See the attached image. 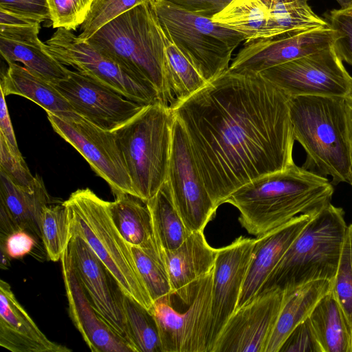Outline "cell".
I'll use <instances>...</instances> for the list:
<instances>
[{
  "label": "cell",
  "instance_id": "obj_8",
  "mask_svg": "<svg viewBox=\"0 0 352 352\" xmlns=\"http://www.w3.org/2000/svg\"><path fill=\"white\" fill-rule=\"evenodd\" d=\"M153 8L165 34L208 82L228 69L233 52L245 42L241 34L212 19L165 1L155 0Z\"/></svg>",
  "mask_w": 352,
  "mask_h": 352
},
{
  "label": "cell",
  "instance_id": "obj_43",
  "mask_svg": "<svg viewBox=\"0 0 352 352\" xmlns=\"http://www.w3.org/2000/svg\"><path fill=\"white\" fill-rule=\"evenodd\" d=\"M36 244L32 234L27 231L19 230L0 240V249L6 251L12 258H19L29 254Z\"/></svg>",
  "mask_w": 352,
  "mask_h": 352
},
{
  "label": "cell",
  "instance_id": "obj_28",
  "mask_svg": "<svg viewBox=\"0 0 352 352\" xmlns=\"http://www.w3.org/2000/svg\"><path fill=\"white\" fill-rule=\"evenodd\" d=\"M0 52L8 64L21 63L29 71L50 82L69 76L70 70L45 50L38 35L19 39L0 36Z\"/></svg>",
  "mask_w": 352,
  "mask_h": 352
},
{
  "label": "cell",
  "instance_id": "obj_42",
  "mask_svg": "<svg viewBox=\"0 0 352 352\" xmlns=\"http://www.w3.org/2000/svg\"><path fill=\"white\" fill-rule=\"evenodd\" d=\"M0 10L41 22L50 19L47 0H0Z\"/></svg>",
  "mask_w": 352,
  "mask_h": 352
},
{
  "label": "cell",
  "instance_id": "obj_3",
  "mask_svg": "<svg viewBox=\"0 0 352 352\" xmlns=\"http://www.w3.org/2000/svg\"><path fill=\"white\" fill-rule=\"evenodd\" d=\"M294 139L306 153L302 167L352 186L345 98L289 97Z\"/></svg>",
  "mask_w": 352,
  "mask_h": 352
},
{
  "label": "cell",
  "instance_id": "obj_1",
  "mask_svg": "<svg viewBox=\"0 0 352 352\" xmlns=\"http://www.w3.org/2000/svg\"><path fill=\"white\" fill-rule=\"evenodd\" d=\"M288 100L261 74L227 70L170 105L216 208L246 184L295 164Z\"/></svg>",
  "mask_w": 352,
  "mask_h": 352
},
{
  "label": "cell",
  "instance_id": "obj_26",
  "mask_svg": "<svg viewBox=\"0 0 352 352\" xmlns=\"http://www.w3.org/2000/svg\"><path fill=\"white\" fill-rule=\"evenodd\" d=\"M113 193L115 199L109 201L110 214L125 241L129 245L142 248L159 247L146 201L129 193L118 191Z\"/></svg>",
  "mask_w": 352,
  "mask_h": 352
},
{
  "label": "cell",
  "instance_id": "obj_34",
  "mask_svg": "<svg viewBox=\"0 0 352 352\" xmlns=\"http://www.w3.org/2000/svg\"><path fill=\"white\" fill-rule=\"evenodd\" d=\"M130 247L138 271L153 302L171 296L170 278L160 248Z\"/></svg>",
  "mask_w": 352,
  "mask_h": 352
},
{
  "label": "cell",
  "instance_id": "obj_15",
  "mask_svg": "<svg viewBox=\"0 0 352 352\" xmlns=\"http://www.w3.org/2000/svg\"><path fill=\"white\" fill-rule=\"evenodd\" d=\"M341 36L330 25L292 35L258 38L244 43L228 72L257 74L285 63L332 47Z\"/></svg>",
  "mask_w": 352,
  "mask_h": 352
},
{
  "label": "cell",
  "instance_id": "obj_11",
  "mask_svg": "<svg viewBox=\"0 0 352 352\" xmlns=\"http://www.w3.org/2000/svg\"><path fill=\"white\" fill-rule=\"evenodd\" d=\"M261 74L289 97L346 98L352 94V76L333 45L270 68Z\"/></svg>",
  "mask_w": 352,
  "mask_h": 352
},
{
  "label": "cell",
  "instance_id": "obj_14",
  "mask_svg": "<svg viewBox=\"0 0 352 352\" xmlns=\"http://www.w3.org/2000/svg\"><path fill=\"white\" fill-rule=\"evenodd\" d=\"M52 84L78 114L108 131L124 125L148 105L131 100L78 71L70 70L67 78Z\"/></svg>",
  "mask_w": 352,
  "mask_h": 352
},
{
  "label": "cell",
  "instance_id": "obj_6",
  "mask_svg": "<svg viewBox=\"0 0 352 352\" xmlns=\"http://www.w3.org/2000/svg\"><path fill=\"white\" fill-rule=\"evenodd\" d=\"M342 208L331 203L314 214L258 294L272 289L287 292L318 280L332 281L348 226Z\"/></svg>",
  "mask_w": 352,
  "mask_h": 352
},
{
  "label": "cell",
  "instance_id": "obj_7",
  "mask_svg": "<svg viewBox=\"0 0 352 352\" xmlns=\"http://www.w3.org/2000/svg\"><path fill=\"white\" fill-rule=\"evenodd\" d=\"M175 119L170 106L157 102L113 131L135 196L144 201L167 180Z\"/></svg>",
  "mask_w": 352,
  "mask_h": 352
},
{
  "label": "cell",
  "instance_id": "obj_23",
  "mask_svg": "<svg viewBox=\"0 0 352 352\" xmlns=\"http://www.w3.org/2000/svg\"><path fill=\"white\" fill-rule=\"evenodd\" d=\"M36 177L32 188H25L14 183L0 170V208L5 210L17 230L41 238V212L51 200L42 178L38 175Z\"/></svg>",
  "mask_w": 352,
  "mask_h": 352
},
{
  "label": "cell",
  "instance_id": "obj_4",
  "mask_svg": "<svg viewBox=\"0 0 352 352\" xmlns=\"http://www.w3.org/2000/svg\"><path fill=\"white\" fill-rule=\"evenodd\" d=\"M85 42L155 87L163 103H173L163 30L152 4L124 12Z\"/></svg>",
  "mask_w": 352,
  "mask_h": 352
},
{
  "label": "cell",
  "instance_id": "obj_22",
  "mask_svg": "<svg viewBox=\"0 0 352 352\" xmlns=\"http://www.w3.org/2000/svg\"><path fill=\"white\" fill-rule=\"evenodd\" d=\"M0 346L12 352L72 351L46 337L3 280H0Z\"/></svg>",
  "mask_w": 352,
  "mask_h": 352
},
{
  "label": "cell",
  "instance_id": "obj_47",
  "mask_svg": "<svg viewBox=\"0 0 352 352\" xmlns=\"http://www.w3.org/2000/svg\"><path fill=\"white\" fill-rule=\"evenodd\" d=\"M10 258L6 251L1 249V268L2 270H6L9 267Z\"/></svg>",
  "mask_w": 352,
  "mask_h": 352
},
{
  "label": "cell",
  "instance_id": "obj_45",
  "mask_svg": "<svg viewBox=\"0 0 352 352\" xmlns=\"http://www.w3.org/2000/svg\"><path fill=\"white\" fill-rule=\"evenodd\" d=\"M0 134L5 138L10 148L15 153L21 154L18 147L16 139L9 116L6 102V96L2 91H1L0 99Z\"/></svg>",
  "mask_w": 352,
  "mask_h": 352
},
{
  "label": "cell",
  "instance_id": "obj_33",
  "mask_svg": "<svg viewBox=\"0 0 352 352\" xmlns=\"http://www.w3.org/2000/svg\"><path fill=\"white\" fill-rule=\"evenodd\" d=\"M163 34L168 63L169 89L175 101L184 100L204 88L208 82L174 45L164 30Z\"/></svg>",
  "mask_w": 352,
  "mask_h": 352
},
{
  "label": "cell",
  "instance_id": "obj_27",
  "mask_svg": "<svg viewBox=\"0 0 352 352\" xmlns=\"http://www.w3.org/2000/svg\"><path fill=\"white\" fill-rule=\"evenodd\" d=\"M308 319L322 352H352V325L331 289Z\"/></svg>",
  "mask_w": 352,
  "mask_h": 352
},
{
  "label": "cell",
  "instance_id": "obj_5",
  "mask_svg": "<svg viewBox=\"0 0 352 352\" xmlns=\"http://www.w3.org/2000/svg\"><path fill=\"white\" fill-rule=\"evenodd\" d=\"M63 204L67 212L70 235L83 239L122 291L151 310L153 302L138 271L130 245L112 220L109 201L86 188L72 192Z\"/></svg>",
  "mask_w": 352,
  "mask_h": 352
},
{
  "label": "cell",
  "instance_id": "obj_32",
  "mask_svg": "<svg viewBox=\"0 0 352 352\" xmlns=\"http://www.w3.org/2000/svg\"><path fill=\"white\" fill-rule=\"evenodd\" d=\"M129 340L134 352H162L157 324L151 310L123 294Z\"/></svg>",
  "mask_w": 352,
  "mask_h": 352
},
{
  "label": "cell",
  "instance_id": "obj_49",
  "mask_svg": "<svg viewBox=\"0 0 352 352\" xmlns=\"http://www.w3.org/2000/svg\"><path fill=\"white\" fill-rule=\"evenodd\" d=\"M342 12L352 16V5L344 9H340Z\"/></svg>",
  "mask_w": 352,
  "mask_h": 352
},
{
  "label": "cell",
  "instance_id": "obj_40",
  "mask_svg": "<svg viewBox=\"0 0 352 352\" xmlns=\"http://www.w3.org/2000/svg\"><path fill=\"white\" fill-rule=\"evenodd\" d=\"M329 24L341 33L333 47L340 59L352 66V16L339 10L326 14Z\"/></svg>",
  "mask_w": 352,
  "mask_h": 352
},
{
  "label": "cell",
  "instance_id": "obj_16",
  "mask_svg": "<svg viewBox=\"0 0 352 352\" xmlns=\"http://www.w3.org/2000/svg\"><path fill=\"white\" fill-rule=\"evenodd\" d=\"M67 248L76 274L93 307L133 349L123 308L124 292L83 239L70 235Z\"/></svg>",
  "mask_w": 352,
  "mask_h": 352
},
{
  "label": "cell",
  "instance_id": "obj_44",
  "mask_svg": "<svg viewBox=\"0 0 352 352\" xmlns=\"http://www.w3.org/2000/svg\"><path fill=\"white\" fill-rule=\"evenodd\" d=\"M193 14L212 19L232 0H163Z\"/></svg>",
  "mask_w": 352,
  "mask_h": 352
},
{
  "label": "cell",
  "instance_id": "obj_19",
  "mask_svg": "<svg viewBox=\"0 0 352 352\" xmlns=\"http://www.w3.org/2000/svg\"><path fill=\"white\" fill-rule=\"evenodd\" d=\"M60 261L69 316L89 349L92 352H133L93 307L76 274L67 247Z\"/></svg>",
  "mask_w": 352,
  "mask_h": 352
},
{
  "label": "cell",
  "instance_id": "obj_30",
  "mask_svg": "<svg viewBox=\"0 0 352 352\" xmlns=\"http://www.w3.org/2000/svg\"><path fill=\"white\" fill-rule=\"evenodd\" d=\"M146 203L151 214L155 238L162 252L177 248L191 232L175 206L167 180Z\"/></svg>",
  "mask_w": 352,
  "mask_h": 352
},
{
  "label": "cell",
  "instance_id": "obj_9",
  "mask_svg": "<svg viewBox=\"0 0 352 352\" xmlns=\"http://www.w3.org/2000/svg\"><path fill=\"white\" fill-rule=\"evenodd\" d=\"M44 49L63 65L72 67L131 100L144 104L162 102L155 87L87 42L80 41L72 31L57 28L44 43Z\"/></svg>",
  "mask_w": 352,
  "mask_h": 352
},
{
  "label": "cell",
  "instance_id": "obj_2",
  "mask_svg": "<svg viewBox=\"0 0 352 352\" xmlns=\"http://www.w3.org/2000/svg\"><path fill=\"white\" fill-rule=\"evenodd\" d=\"M333 192L327 177L294 164L241 186L226 203L239 211L241 226L258 237L296 216L316 214L331 203Z\"/></svg>",
  "mask_w": 352,
  "mask_h": 352
},
{
  "label": "cell",
  "instance_id": "obj_36",
  "mask_svg": "<svg viewBox=\"0 0 352 352\" xmlns=\"http://www.w3.org/2000/svg\"><path fill=\"white\" fill-rule=\"evenodd\" d=\"M154 2L155 0H94L78 38L85 42L102 26L120 15L139 5H153Z\"/></svg>",
  "mask_w": 352,
  "mask_h": 352
},
{
  "label": "cell",
  "instance_id": "obj_48",
  "mask_svg": "<svg viewBox=\"0 0 352 352\" xmlns=\"http://www.w3.org/2000/svg\"><path fill=\"white\" fill-rule=\"evenodd\" d=\"M342 9L346 8L352 5V0H336Z\"/></svg>",
  "mask_w": 352,
  "mask_h": 352
},
{
  "label": "cell",
  "instance_id": "obj_12",
  "mask_svg": "<svg viewBox=\"0 0 352 352\" xmlns=\"http://www.w3.org/2000/svg\"><path fill=\"white\" fill-rule=\"evenodd\" d=\"M167 181L175 206L187 230L190 232L204 231L214 217L217 208L199 174L186 133L176 118Z\"/></svg>",
  "mask_w": 352,
  "mask_h": 352
},
{
  "label": "cell",
  "instance_id": "obj_31",
  "mask_svg": "<svg viewBox=\"0 0 352 352\" xmlns=\"http://www.w3.org/2000/svg\"><path fill=\"white\" fill-rule=\"evenodd\" d=\"M212 20L241 34L247 43L265 37L268 11L261 0H232Z\"/></svg>",
  "mask_w": 352,
  "mask_h": 352
},
{
  "label": "cell",
  "instance_id": "obj_24",
  "mask_svg": "<svg viewBox=\"0 0 352 352\" xmlns=\"http://www.w3.org/2000/svg\"><path fill=\"white\" fill-rule=\"evenodd\" d=\"M0 90L5 96L14 94L26 98L47 113L63 118L81 117L53 84L16 63L8 64L1 74Z\"/></svg>",
  "mask_w": 352,
  "mask_h": 352
},
{
  "label": "cell",
  "instance_id": "obj_17",
  "mask_svg": "<svg viewBox=\"0 0 352 352\" xmlns=\"http://www.w3.org/2000/svg\"><path fill=\"white\" fill-rule=\"evenodd\" d=\"M285 292L269 289L237 309L228 320L211 352H265Z\"/></svg>",
  "mask_w": 352,
  "mask_h": 352
},
{
  "label": "cell",
  "instance_id": "obj_46",
  "mask_svg": "<svg viewBox=\"0 0 352 352\" xmlns=\"http://www.w3.org/2000/svg\"><path fill=\"white\" fill-rule=\"evenodd\" d=\"M345 102L346 108L350 160L352 172V94L347 96L346 98H345Z\"/></svg>",
  "mask_w": 352,
  "mask_h": 352
},
{
  "label": "cell",
  "instance_id": "obj_38",
  "mask_svg": "<svg viewBox=\"0 0 352 352\" xmlns=\"http://www.w3.org/2000/svg\"><path fill=\"white\" fill-rule=\"evenodd\" d=\"M94 0H47L54 28L76 30L85 21Z\"/></svg>",
  "mask_w": 352,
  "mask_h": 352
},
{
  "label": "cell",
  "instance_id": "obj_39",
  "mask_svg": "<svg viewBox=\"0 0 352 352\" xmlns=\"http://www.w3.org/2000/svg\"><path fill=\"white\" fill-rule=\"evenodd\" d=\"M0 170L16 184L32 188L36 182L21 154L15 153L5 138L0 134Z\"/></svg>",
  "mask_w": 352,
  "mask_h": 352
},
{
  "label": "cell",
  "instance_id": "obj_21",
  "mask_svg": "<svg viewBox=\"0 0 352 352\" xmlns=\"http://www.w3.org/2000/svg\"><path fill=\"white\" fill-rule=\"evenodd\" d=\"M313 215L296 216L287 223L256 239L236 310L248 303L258 294L291 243Z\"/></svg>",
  "mask_w": 352,
  "mask_h": 352
},
{
  "label": "cell",
  "instance_id": "obj_29",
  "mask_svg": "<svg viewBox=\"0 0 352 352\" xmlns=\"http://www.w3.org/2000/svg\"><path fill=\"white\" fill-rule=\"evenodd\" d=\"M268 11L265 38L292 35L327 27L329 23L314 12L309 0H261Z\"/></svg>",
  "mask_w": 352,
  "mask_h": 352
},
{
  "label": "cell",
  "instance_id": "obj_13",
  "mask_svg": "<svg viewBox=\"0 0 352 352\" xmlns=\"http://www.w3.org/2000/svg\"><path fill=\"white\" fill-rule=\"evenodd\" d=\"M47 114L54 131L81 154L112 192L135 196L113 132L102 129L82 117L63 118Z\"/></svg>",
  "mask_w": 352,
  "mask_h": 352
},
{
  "label": "cell",
  "instance_id": "obj_20",
  "mask_svg": "<svg viewBox=\"0 0 352 352\" xmlns=\"http://www.w3.org/2000/svg\"><path fill=\"white\" fill-rule=\"evenodd\" d=\"M217 253L204 231L192 232L177 248L162 251L173 295L189 305L200 279L212 271Z\"/></svg>",
  "mask_w": 352,
  "mask_h": 352
},
{
  "label": "cell",
  "instance_id": "obj_25",
  "mask_svg": "<svg viewBox=\"0 0 352 352\" xmlns=\"http://www.w3.org/2000/svg\"><path fill=\"white\" fill-rule=\"evenodd\" d=\"M331 287V280H318L284 292L283 305L265 352H279L292 331L309 318L318 301Z\"/></svg>",
  "mask_w": 352,
  "mask_h": 352
},
{
  "label": "cell",
  "instance_id": "obj_10",
  "mask_svg": "<svg viewBox=\"0 0 352 352\" xmlns=\"http://www.w3.org/2000/svg\"><path fill=\"white\" fill-rule=\"evenodd\" d=\"M212 271L199 281L184 313L172 306L170 296L153 302L162 352H210Z\"/></svg>",
  "mask_w": 352,
  "mask_h": 352
},
{
  "label": "cell",
  "instance_id": "obj_37",
  "mask_svg": "<svg viewBox=\"0 0 352 352\" xmlns=\"http://www.w3.org/2000/svg\"><path fill=\"white\" fill-rule=\"evenodd\" d=\"M331 290L352 325V223L346 230Z\"/></svg>",
  "mask_w": 352,
  "mask_h": 352
},
{
  "label": "cell",
  "instance_id": "obj_35",
  "mask_svg": "<svg viewBox=\"0 0 352 352\" xmlns=\"http://www.w3.org/2000/svg\"><path fill=\"white\" fill-rule=\"evenodd\" d=\"M40 229L48 258L52 261H59L70 240L67 212L63 203L43 208Z\"/></svg>",
  "mask_w": 352,
  "mask_h": 352
},
{
  "label": "cell",
  "instance_id": "obj_41",
  "mask_svg": "<svg viewBox=\"0 0 352 352\" xmlns=\"http://www.w3.org/2000/svg\"><path fill=\"white\" fill-rule=\"evenodd\" d=\"M279 352H322L308 318L292 331Z\"/></svg>",
  "mask_w": 352,
  "mask_h": 352
},
{
  "label": "cell",
  "instance_id": "obj_18",
  "mask_svg": "<svg viewBox=\"0 0 352 352\" xmlns=\"http://www.w3.org/2000/svg\"><path fill=\"white\" fill-rule=\"evenodd\" d=\"M255 241L241 236L217 249L212 270L210 352L236 310Z\"/></svg>",
  "mask_w": 352,
  "mask_h": 352
}]
</instances>
